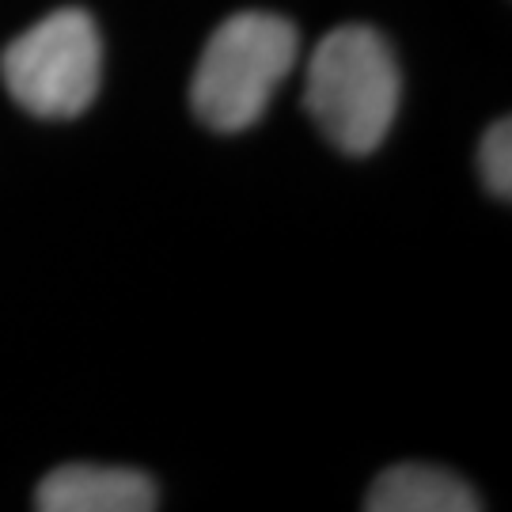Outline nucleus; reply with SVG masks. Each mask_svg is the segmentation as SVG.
I'll return each mask as SVG.
<instances>
[{"label":"nucleus","instance_id":"nucleus-1","mask_svg":"<svg viewBox=\"0 0 512 512\" xmlns=\"http://www.w3.org/2000/svg\"><path fill=\"white\" fill-rule=\"evenodd\" d=\"M399 95V61L372 27L346 23L315 46L304 76V110L338 152L368 156L384 145Z\"/></svg>","mask_w":512,"mask_h":512},{"label":"nucleus","instance_id":"nucleus-2","mask_svg":"<svg viewBox=\"0 0 512 512\" xmlns=\"http://www.w3.org/2000/svg\"><path fill=\"white\" fill-rule=\"evenodd\" d=\"M296 54L300 35L289 19L270 12H239L224 19L194 69V114L217 133L255 126L285 76L293 73Z\"/></svg>","mask_w":512,"mask_h":512},{"label":"nucleus","instance_id":"nucleus-3","mask_svg":"<svg viewBox=\"0 0 512 512\" xmlns=\"http://www.w3.org/2000/svg\"><path fill=\"white\" fill-rule=\"evenodd\" d=\"M4 88L38 118H76L92 107L103 80V42L84 8H57L8 42Z\"/></svg>","mask_w":512,"mask_h":512},{"label":"nucleus","instance_id":"nucleus-4","mask_svg":"<svg viewBox=\"0 0 512 512\" xmlns=\"http://www.w3.org/2000/svg\"><path fill=\"white\" fill-rule=\"evenodd\" d=\"M156 505V482L133 467L65 463L35 490V509L42 512H152Z\"/></svg>","mask_w":512,"mask_h":512},{"label":"nucleus","instance_id":"nucleus-5","mask_svg":"<svg viewBox=\"0 0 512 512\" xmlns=\"http://www.w3.org/2000/svg\"><path fill=\"white\" fill-rule=\"evenodd\" d=\"M368 512H475L482 501L459 475L429 463H395L372 482Z\"/></svg>","mask_w":512,"mask_h":512},{"label":"nucleus","instance_id":"nucleus-6","mask_svg":"<svg viewBox=\"0 0 512 512\" xmlns=\"http://www.w3.org/2000/svg\"><path fill=\"white\" fill-rule=\"evenodd\" d=\"M478 167H482V179L490 186V194L509 202L512 198V126L509 118H501L486 129L482 148H478Z\"/></svg>","mask_w":512,"mask_h":512}]
</instances>
